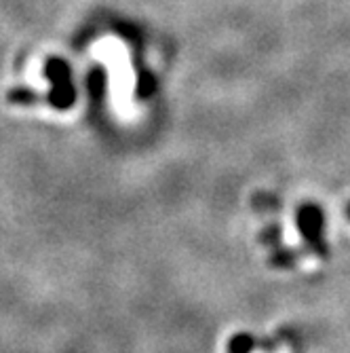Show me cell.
Wrapping results in <instances>:
<instances>
[{"label":"cell","instance_id":"2","mask_svg":"<svg viewBox=\"0 0 350 353\" xmlns=\"http://www.w3.org/2000/svg\"><path fill=\"white\" fill-rule=\"evenodd\" d=\"M47 77L53 81V93H51V104L55 108L66 110L74 102V87L70 83V70L63 61H51L47 68Z\"/></svg>","mask_w":350,"mask_h":353},{"label":"cell","instance_id":"3","mask_svg":"<svg viewBox=\"0 0 350 353\" xmlns=\"http://www.w3.org/2000/svg\"><path fill=\"white\" fill-rule=\"evenodd\" d=\"M258 347V341L247 332L234 334L228 343V353H251Z\"/></svg>","mask_w":350,"mask_h":353},{"label":"cell","instance_id":"4","mask_svg":"<svg viewBox=\"0 0 350 353\" xmlns=\"http://www.w3.org/2000/svg\"><path fill=\"white\" fill-rule=\"evenodd\" d=\"M270 263H272L274 267H292V265L296 263V252H292V250H283L281 245H276L274 252H272Z\"/></svg>","mask_w":350,"mask_h":353},{"label":"cell","instance_id":"1","mask_svg":"<svg viewBox=\"0 0 350 353\" xmlns=\"http://www.w3.org/2000/svg\"><path fill=\"white\" fill-rule=\"evenodd\" d=\"M298 231L306 241L308 250L314 252L319 259H327L329 245L325 241V214L316 203H304L298 210Z\"/></svg>","mask_w":350,"mask_h":353},{"label":"cell","instance_id":"5","mask_svg":"<svg viewBox=\"0 0 350 353\" xmlns=\"http://www.w3.org/2000/svg\"><path fill=\"white\" fill-rule=\"evenodd\" d=\"M346 214H348V218H350V205L346 208Z\"/></svg>","mask_w":350,"mask_h":353}]
</instances>
